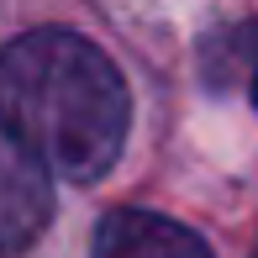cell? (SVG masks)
<instances>
[{
  "label": "cell",
  "mask_w": 258,
  "mask_h": 258,
  "mask_svg": "<svg viewBox=\"0 0 258 258\" xmlns=\"http://www.w3.org/2000/svg\"><path fill=\"white\" fill-rule=\"evenodd\" d=\"M126 79L90 37L37 27L0 48V126L69 184H95L121 158Z\"/></svg>",
  "instance_id": "1"
},
{
  "label": "cell",
  "mask_w": 258,
  "mask_h": 258,
  "mask_svg": "<svg viewBox=\"0 0 258 258\" xmlns=\"http://www.w3.org/2000/svg\"><path fill=\"white\" fill-rule=\"evenodd\" d=\"M53 216V184L42 163L0 126V258L32 248Z\"/></svg>",
  "instance_id": "2"
},
{
  "label": "cell",
  "mask_w": 258,
  "mask_h": 258,
  "mask_svg": "<svg viewBox=\"0 0 258 258\" xmlns=\"http://www.w3.org/2000/svg\"><path fill=\"white\" fill-rule=\"evenodd\" d=\"M90 258H211V248L158 211H111L95 227Z\"/></svg>",
  "instance_id": "3"
},
{
  "label": "cell",
  "mask_w": 258,
  "mask_h": 258,
  "mask_svg": "<svg viewBox=\"0 0 258 258\" xmlns=\"http://www.w3.org/2000/svg\"><path fill=\"white\" fill-rule=\"evenodd\" d=\"M253 105H258V58H253Z\"/></svg>",
  "instance_id": "4"
}]
</instances>
